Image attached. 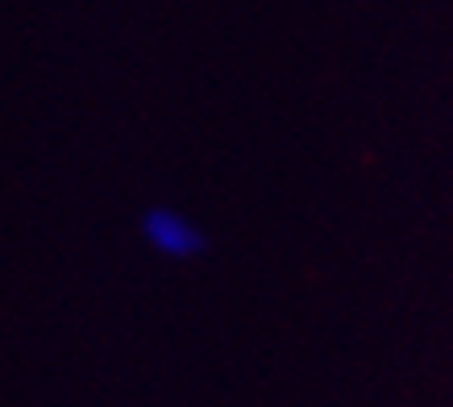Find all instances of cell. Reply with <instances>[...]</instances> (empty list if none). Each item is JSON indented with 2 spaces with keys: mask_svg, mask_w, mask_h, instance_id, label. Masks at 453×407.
Here are the masks:
<instances>
[{
  "mask_svg": "<svg viewBox=\"0 0 453 407\" xmlns=\"http://www.w3.org/2000/svg\"><path fill=\"white\" fill-rule=\"evenodd\" d=\"M142 237L150 245L154 254H163L171 262H188V258H200L204 254V233L200 225L175 212V208H150L146 217H142Z\"/></svg>",
  "mask_w": 453,
  "mask_h": 407,
  "instance_id": "obj_1",
  "label": "cell"
}]
</instances>
